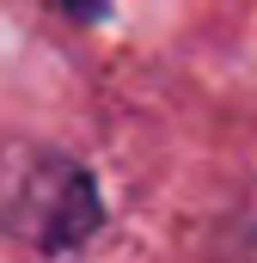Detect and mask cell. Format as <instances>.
<instances>
[{
	"label": "cell",
	"mask_w": 257,
	"mask_h": 263,
	"mask_svg": "<svg viewBox=\"0 0 257 263\" xmlns=\"http://www.w3.org/2000/svg\"><path fill=\"white\" fill-rule=\"evenodd\" d=\"M98 190L80 159L37 141H0V233L37 251H67L98 227Z\"/></svg>",
	"instance_id": "obj_1"
},
{
	"label": "cell",
	"mask_w": 257,
	"mask_h": 263,
	"mask_svg": "<svg viewBox=\"0 0 257 263\" xmlns=\"http://www.w3.org/2000/svg\"><path fill=\"white\" fill-rule=\"evenodd\" d=\"M67 6H74L80 18H98V6H104V0H67Z\"/></svg>",
	"instance_id": "obj_2"
}]
</instances>
